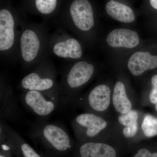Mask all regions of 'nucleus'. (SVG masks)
Masks as SVG:
<instances>
[{
    "mask_svg": "<svg viewBox=\"0 0 157 157\" xmlns=\"http://www.w3.org/2000/svg\"><path fill=\"white\" fill-rule=\"evenodd\" d=\"M106 40L108 45L113 48H133L139 43L138 34L135 31L124 29L113 30L107 36Z\"/></svg>",
    "mask_w": 157,
    "mask_h": 157,
    "instance_id": "nucleus-12",
    "label": "nucleus"
},
{
    "mask_svg": "<svg viewBox=\"0 0 157 157\" xmlns=\"http://www.w3.org/2000/svg\"><path fill=\"white\" fill-rule=\"evenodd\" d=\"M80 157H116L115 149L107 144L89 141L83 144L79 150Z\"/></svg>",
    "mask_w": 157,
    "mask_h": 157,
    "instance_id": "nucleus-13",
    "label": "nucleus"
},
{
    "mask_svg": "<svg viewBox=\"0 0 157 157\" xmlns=\"http://www.w3.org/2000/svg\"><path fill=\"white\" fill-rule=\"evenodd\" d=\"M17 104L11 86L3 82L1 84V115L8 119L16 117Z\"/></svg>",
    "mask_w": 157,
    "mask_h": 157,
    "instance_id": "nucleus-15",
    "label": "nucleus"
},
{
    "mask_svg": "<svg viewBox=\"0 0 157 157\" xmlns=\"http://www.w3.org/2000/svg\"><path fill=\"white\" fill-rule=\"evenodd\" d=\"M139 113L135 109H132L128 113L120 114L118 117V122L122 128V133L127 138L135 137L139 130Z\"/></svg>",
    "mask_w": 157,
    "mask_h": 157,
    "instance_id": "nucleus-17",
    "label": "nucleus"
},
{
    "mask_svg": "<svg viewBox=\"0 0 157 157\" xmlns=\"http://www.w3.org/2000/svg\"><path fill=\"white\" fill-rule=\"evenodd\" d=\"M49 36L42 24L23 23L20 33L17 59L25 67L35 66L48 52Z\"/></svg>",
    "mask_w": 157,
    "mask_h": 157,
    "instance_id": "nucleus-1",
    "label": "nucleus"
},
{
    "mask_svg": "<svg viewBox=\"0 0 157 157\" xmlns=\"http://www.w3.org/2000/svg\"><path fill=\"white\" fill-rule=\"evenodd\" d=\"M128 66L132 75L140 76L157 68V56L152 55L149 52H137L129 59Z\"/></svg>",
    "mask_w": 157,
    "mask_h": 157,
    "instance_id": "nucleus-11",
    "label": "nucleus"
},
{
    "mask_svg": "<svg viewBox=\"0 0 157 157\" xmlns=\"http://www.w3.org/2000/svg\"><path fill=\"white\" fill-rule=\"evenodd\" d=\"M72 125L74 134L78 138L93 139L104 134L108 123L99 114L87 112L74 118Z\"/></svg>",
    "mask_w": 157,
    "mask_h": 157,
    "instance_id": "nucleus-5",
    "label": "nucleus"
},
{
    "mask_svg": "<svg viewBox=\"0 0 157 157\" xmlns=\"http://www.w3.org/2000/svg\"><path fill=\"white\" fill-rule=\"evenodd\" d=\"M0 157H6L2 155H1V156H0Z\"/></svg>",
    "mask_w": 157,
    "mask_h": 157,
    "instance_id": "nucleus-25",
    "label": "nucleus"
},
{
    "mask_svg": "<svg viewBox=\"0 0 157 157\" xmlns=\"http://www.w3.org/2000/svg\"><path fill=\"white\" fill-rule=\"evenodd\" d=\"M94 72V65L86 61H79L68 67L62 77L60 102L68 104L74 101L76 92L90 80Z\"/></svg>",
    "mask_w": 157,
    "mask_h": 157,
    "instance_id": "nucleus-2",
    "label": "nucleus"
},
{
    "mask_svg": "<svg viewBox=\"0 0 157 157\" xmlns=\"http://www.w3.org/2000/svg\"><path fill=\"white\" fill-rule=\"evenodd\" d=\"M133 157H157V152H151L146 148H141L137 151Z\"/></svg>",
    "mask_w": 157,
    "mask_h": 157,
    "instance_id": "nucleus-22",
    "label": "nucleus"
},
{
    "mask_svg": "<svg viewBox=\"0 0 157 157\" xmlns=\"http://www.w3.org/2000/svg\"><path fill=\"white\" fill-rule=\"evenodd\" d=\"M59 98V93L28 90L24 94L23 102L36 115L46 117L55 109Z\"/></svg>",
    "mask_w": 157,
    "mask_h": 157,
    "instance_id": "nucleus-7",
    "label": "nucleus"
},
{
    "mask_svg": "<svg viewBox=\"0 0 157 157\" xmlns=\"http://www.w3.org/2000/svg\"><path fill=\"white\" fill-rule=\"evenodd\" d=\"M70 19L64 23L68 29L74 27L82 32L90 31L95 24L92 6L88 0H74L69 9Z\"/></svg>",
    "mask_w": 157,
    "mask_h": 157,
    "instance_id": "nucleus-8",
    "label": "nucleus"
},
{
    "mask_svg": "<svg viewBox=\"0 0 157 157\" xmlns=\"http://www.w3.org/2000/svg\"><path fill=\"white\" fill-rule=\"evenodd\" d=\"M155 109L156 112L157 113V102L156 104L155 105Z\"/></svg>",
    "mask_w": 157,
    "mask_h": 157,
    "instance_id": "nucleus-24",
    "label": "nucleus"
},
{
    "mask_svg": "<svg viewBox=\"0 0 157 157\" xmlns=\"http://www.w3.org/2000/svg\"><path fill=\"white\" fill-rule=\"evenodd\" d=\"M112 103L115 111L119 114H124L133 109V104L127 94L123 82L116 83L113 92Z\"/></svg>",
    "mask_w": 157,
    "mask_h": 157,
    "instance_id": "nucleus-14",
    "label": "nucleus"
},
{
    "mask_svg": "<svg viewBox=\"0 0 157 157\" xmlns=\"http://www.w3.org/2000/svg\"><path fill=\"white\" fill-rule=\"evenodd\" d=\"M35 133L41 137L59 151H65L71 147L68 133L63 127L55 124H44L36 128Z\"/></svg>",
    "mask_w": 157,
    "mask_h": 157,
    "instance_id": "nucleus-10",
    "label": "nucleus"
},
{
    "mask_svg": "<svg viewBox=\"0 0 157 157\" xmlns=\"http://www.w3.org/2000/svg\"><path fill=\"white\" fill-rule=\"evenodd\" d=\"M22 24L17 20L9 9H1L0 52L2 56L17 59L18 39Z\"/></svg>",
    "mask_w": 157,
    "mask_h": 157,
    "instance_id": "nucleus-4",
    "label": "nucleus"
},
{
    "mask_svg": "<svg viewBox=\"0 0 157 157\" xmlns=\"http://www.w3.org/2000/svg\"><path fill=\"white\" fill-rule=\"evenodd\" d=\"M150 3L154 9L157 10V0H150Z\"/></svg>",
    "mask_w": 157,
    "mask_h": 157,
    "instance_id": "nucleus-23",
    "label": "nucleus"
},
{
    "mask_svg": "<svg viewBox=\"0 0 157 157\" xmlns=\"http://www.w3.org/2000/svg\"><path fill=\"white\" fill-rule=\"evenodd\" d=\"M151 90L148 95V101L155 105L157 102V74L154 75L151 79Z\"/></svg>",
    "mask_w": 157,
    "mask_h": 157,
    "instance_id": "nucleus-20",
    "label": "nucleus"
},
{
    "mask_svg": "<svg viewBox=\"0 0 157 157\" xmlns=\"http://www.w3.org/2000/svg\"><path fill=\"white\" fill-rule=\"evenodd\" d=\"M62 31H58L49 36L48 52L54 55L69 60L78 59L82 56V49L75 38L70 37Z\"/></svg>",
    "mask_w": 157,
    "mask_h": 157,
    "instance_id": "nucleus-6",
    "label": "nucleus"
},
{
    "mask_svg": "<svg viewBox=\"0 0 157 157\" xmlns=\"http://www.w3.org/2000/svg\"><path fill=\"white\" fill-rule=\"evenodd\" d=\"M21 149L24 157H41L28 144L22 143Z\"/></svg>",
    "mask_w": 157,
    "mask_h": 157,
    "instance_id": "nucleus-21",
    "label": "nucleus"
},
{
    "mask_svg": "<svg viewBox=\"0 0 157 157\" xmlns=\"http://www.w3.org/2000/svg\"><path fill=\"white\" fill-rule=\"evenodd\" d=\"M21 86L25 91L60 93V87L57 83L56 70L46 56L22 78Z\"/></svg>",
    "mask_w": 157,
    "mask_h": 157,
    "instance_id": "nucleus-3",
    "label": "nucleus"
},
{
    "mask_svg": "<svg viewBox=\"0 0 157 157\" xmlns=\"http://www.w3.org/2000/svg\"><path fill=\"white\" fill-rule=\"evenodd\" d=\"M110 88L107 85H97L81 101L86 109L90 112L99 114L107 111L112 102Z\"/></svg>",
    "mask_w": 157,
    "mask_h": 157,
    "instance_id": "nucleus-9",
    "label": "nucleus"
},
{
    "mask_svg": "<svg viewBox=\"0 0 157 157\" xmlns=\"http://www.w3.org/2000/svg\"><path fill=\"white\" fill-rule=\"evenodd\" d=\"M58 0H35L37 11L44 15H49L55 11Z\"/></svg>",
    "mask_w": 157,
    "mask_h": 157,
    "instance_id": "nucleus-19",
    "label": "nucleus"
},
{
    "mask_svg": "<svg viewBox=\"0 0 157 157\" xmlns=\"http://www.w3.org/2000/svg\"><path fill=\"white\" fill-rule=\"evenodd\" d=\"M106 11L110 17L120 22L129 23L135 20V12L130 7L114 0L107 3Z\"/></svg>",
    "mask_w": 157,
    "mask_h": 157,
    "instance_id": "nucleus-16",
    "label": "nucleus"
},
{
    "mask_svg": "<svg viewBox=\"0 0 157 157\" xmlns=\"http://www.w3.org/2000/svg\"><path fill=\"white\" fill-rule=\"evenodd\" d=\"M144 136L151 138L157 136V117L150 114L144 116L141 124Z\"/></svg>",
    "mask_w": 157,
    "mask_h": 157,
    "instance_id": "nucleus-18",
    "label": "nucleus"
}]
</instances>
